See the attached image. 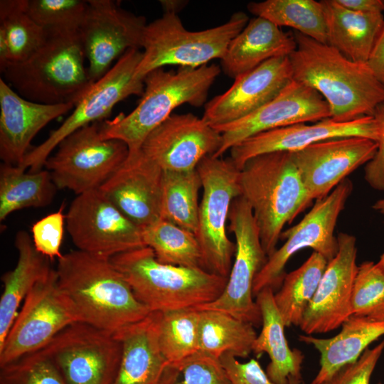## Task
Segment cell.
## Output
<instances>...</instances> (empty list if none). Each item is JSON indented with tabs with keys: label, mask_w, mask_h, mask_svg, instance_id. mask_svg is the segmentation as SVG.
<instances>
[{
	"label": "cell",
	"mask_w": 384,
	"mask_h": 384,
	"mask_svg": "<svg viewBox=\"0 0 384 384\" xmlns=\"http://www.w3.org/2000/svg\"><path fill=\"white\" fill-rule=\"evenodd\" d=\"M297 47L289 56L292 78L326 102L330 118L348 122L373 115L384 102V85L366 63L352 61L328 44L294 31Z\"/></svg>",
	"instance_id": "6da1fadb"
},
{
	"label": "cell",
	"mask_w": 384,
	"mask_h": 384,
	"mask_svg": "<svg viewBox=\"0 0 384 384\" xmlns=\"http://www.w3.org/2000/svg\"><path fill=\"white\" fill-rule=\"evenodd\" d=\"M55 270L81 322L114 334L151 312L110 258L72 250L58 259Z\"/></svg>",
	"instance_id": "7a4b0ae2"
},
{
	"label": "cell",
	"mask_w": 384,
	"mask_h": 384,
	"mask_svg": "<svg viewBox=\"0 0 384 384\" xmlns=\"http://www.w3.org/2000/svg\"><path fill=\"white\" fill-rule=\"evenodd\" d=\"M46 31L44 41L28 58L6 65L1 71L3 80L28 100L75 105L93 84L79 29Z\"/></svg>",
	"instance_id": "3957f363"
},
{
	"label": "cell",
	"mask_w": 384,
	"mask_h": 384,
	"mask_svg": "<svg viewBox=\"0 0 384 384\" xmlns=\"http://www.w3.org/2000/svg\"><path fill=\"white\" fill-rule=\"evenodd\" d=\"M239 185L269 257L277 250L284 225L312 201L288 151L267 153L247 160L240 170Z\"/></svg>",
	"instance_id": "277c9868"
},
{
	"label": "cell",
	"mask_w": 384,
	"mask_h": 384,
	"mask_svg": "<svg viewBox=\"0 0 384 384\" xmlns=\"http://www.w3.org/2000/svg\"><path fill=\"white\" fill-rule=\"evenodd\" d=\"M110 261L151 312L197 308L210 303L221 294L228 279L203 268L161 263L146 246L114 255Z\"/></svg>",
	"instance_id": "5b68a950"
},
{
	"label": "cell",
	"mask_w": 384,
	"mask_h": 384,
	"mask_svg": "<svg viewBox=\"0 0 384 384\" xmlns=\"http://www.w3.org/2000/svg\"><path fill=\"white\" fill-rule=\"evenodd\" d=\"M220 72L215 64L180 68L176 72L163 68L151 71L145 76L142 98L130 113L100 122L102 137L123 142L129 151L140 149L147 136L176 107L183 104L197 107L204 105Z\"/></svg>",
	"instance_id": "8992f818"
},
{
	"label": "cell",
	"mask_w": 384,
	"mask_h": 384,
	"mask_svg": "<svg viewBox=\"0 0 384 384\" xmlns=\"http://www.w3.org/2000/svg\"><path fill=\"white\" fill-rule=\"evenodd\" d=\"M249 21L244 12L233 14L225 23L201 31L186 30L174 13L147 23L143 36L142 60L135 75L142 80L166 65L198 68L213 59L221 60L230 42Z\"/></svg>",
	"instance_id": "52a82bcc"
},
{
	"label": "cell",
	"mask_w": 384,
	"mask_h": 384,
	"mask_svg": "<svg viewBox=\"0 0 384 384\" xmlns=\"http://www.w3.org/2000/svg\"><path fill=\"white\" fill-rule=\"evenodd\" d=\"M202 181L196 238L201 247L203 268L228 278L235 252V243L227 235L231 204L240 196V170L230 158L209 156L196 168Z\"/></svg>",
	"instance_id": "ba28073f"
},
{
	"label": "cell",
	"mask_w": 384,
	"mask_h": 384,
	"mask_svg": "<svg viewBox=\"0 0 384 384\" xmlns=\"http://www.w3.org/2000/svg\"><path fill=\"white\" fill-rule=\"evenodd\" d=\"M142 58L137 48L126 51L109 71L94 82L77 102L72 113L48 138L25 156L19 167L29 171L41 170L53 151L68 136L78 129L108 117L114 107L132 95H142L144 80L136 70Z\"/></svg>",
	"instance_id": "9c48e42d"
},
{
	"label": "cell",
	"mask_w": 384,
	"mask_h": 384,
	"mask_svg": "<svg viewBox=\"0 0 384 384\" xmlns=\"http://www.w3.org/2000/svg\"><path fill=\"white\" fill-rule=\"evenodd\" d=\"M46 161L58 189L76 195L99 188L129 154L123 142L104 138L100 122L85 126L65 138Z\"/></svg>",
	"instance_id": "30bf717a"
},
{
	"label": "cell",
	"mask_w": 384,
	"mask_h": 384,
	"mask_svg": "<svg viewBox=\"0 0 384 384\" xmlns=\"http://www.w3.org/2000/svg\"><path fill=\"white\" fill-rule=\"evenodd\" d=\"M79 321L74 305L59 285L55 269H52L24 299L0 346V367L41 350L61 331Z\"/></svg>",
	"instance_id": "8fae6325"
},
{
	"label": "cell",
	"mask_w": 384,
	"mask_h": 384,
	"mask_svg": "<svg viewBox=\"0 0 384 384\" xmlns=\"http://www.w3.org/2000/svg\"><path fill=\"white\" fill-rule=\"evenodd\" d=\"M228 220L236 249L225 287L215 300L196 309L223 311L258 326L262 324V316L253 299V284L268 257L262 246L252 208L241 196L233 200Z\"/></svg>",
	"instance_id": "7c38bea8"
},
{
	"label": "cell",
	"mask_w": 384,
	"mask_h": 384,
	"mask_svg": "<svg viewBox=\"0 0 384 384\" xmlns=\"http://www.w3.org/2000/svg\"><path fill=\"white\" fill-rule=\"evenodd\" d=\"M353 191L348 179L342 181L326 197L316 200L312 208L295 225L282 231L280 238L286 241L268 257L255 277L253 295L270 287H280L286 275L285 266L291 257L298 251L309 247L321 254L328 262L338 250L337 236L334 235L341 212Z\"/></svg>",
	"instance_id": "4fadbf2b"
},
{
	"label": "cell",
	"mask_w": 384,
	"mask_h": 384,
	"mask_svg": "<svg viewBox=\"0 0 384 384\" xmlns=\"http://www.w3.org/2000/svg\"><path fill=\"white\" fill-rule=\"evenodd\" d=\"M41 350L67 384H112L122 348L114 334L79 321L61 331Z\"/></svg>",
	"instance_id": "5bb4252c"
},
{
	"label": "cell",
	"mask_w": 384,
	"mask_h": 384,
	"mask_svg": "<svg viewBox=\"0 0 384 384\" xmlns=\"http://www.w3.org/2000/svg\"><path fill=\"white\" fill-rule=\"evenodd\" d=\"M78 250L111 258L145 247L142 228L127 218L99 189L77 195L65 214Z\"/></svg>",
	"instance_id": "9a60e30c"
},
{
	"label": "cell",
	"mask_w": 384,
	"mask_h": 384,
	"mask_svg": "<svg viewBox=\"0 0 384 384\" xmlns=\"http://www.w3.org/2000/svg\"><path fill=\"white\" fill-rule=\"evenodd\" d=\"M146 25L144 16L123 9L115 1H87L79 32L92 83L126 51L142 48Z\"/></svg>",
	"instance_id": "2e32d148"
},
{
	"label": "cell",
	"mask_w": 384,
	"mask_h": 384,
	"mask_svg": "<svg viewBox=\"0 0 384 384\" xmlns=\"http://www.w3.org/2000/svg\"><path fill=\"white\" fill-rule=\"evenodd\" d=\"M330 118L326 102L311 87L292 79L273 100L235 122L215 128L222 144L213 155L225 152L260 133L298 123L316 122Z\"/></svg>",
	"instance_id": "e0dca14e"
},
{
	"label": "cell",
	"mask_w": 384,
	"mask_h": 384,
	"mask_svg": "<svg viewBox=\"0 0 384 384\" xmlns=\"http://www.w3.org/2000/svg\"><path fill=\"white\" fill-rule=\"evenodd\" d=\"M221 144V134L203 118L172 114L147 136L141 149L163 171H190Z\"/></svg>",
	"instance_id": "ac0fdd59"
},
{
	"label": "cell",
	"mask_w": 384,
	"mask_h": 384,
	"mask_svg": "<svg viewBox=\"0 0 384 384\" xmlns=\"http://www.w3.org/2000/svg\"><path fill=\"white\" fill-rule=\"evenodd\" d=\"M337 239L338 250L328 262L299 324L306 335L336 329L352 315L351 296L358 269L356 239L345 233H339Z\"/></svg>",
	"instance_id": "d6986e66"
},
{
	"label": "cell",
	"mask_w": 384,
	"mask_h": 384,
	"mask_svg": "<svg viewBox=\"0 0 384 384\" xmlns=\"http://www.w3.org/2000/svg\"><path fill=\"white\" fill-rule=\"evenodd\" d=\"M378 143L349 137L331 139L291 152L311 201L328 196L342 181L375 154Z\"/></svg>",
	"instance_id": "ffe728a7"
},
{
	"label": "cell",
	"mask_w": 384,
	"mask_h": 384,
	"mask_svg": "<svg viewBox=\"0 0 384 384\" xmlns=\"http://www.w3.org/2000/svg\"><path fill=\"white\" fill-rule=\"evenodd\" d=\"M359 137L378 142L380 126L373 115L348 122L326 118L311 124L298 123L251 137L230 149V159L240 170L258 155L274 151L294 152L313 144L336 138Z\"/></svg>",
	"instance_id": "44dd1931"
},
{
	"label": "cell",
	"mask_w": 384,
	"mask_h": 384,
	"mask_svg": "<svg viewBox=\"0 0 384 384\" xmlns=\"http://www.w3.org/2000/svg\"><path fill=\"white\" fill-rule=\"evenodd\" d=\"M292 79L288 56L267 60L207 102L202 118L213 127L239 120L273 100Z\"/></svg>",
	"instance_id": "7402d4cb"
},
{
	"label": "cell",
	"mask_w": 384,
	"mask_h": 384,
	"mask_svg": "<svg viewBox=\"0 0 384 384\" xmlns=\"http://www.w3.org/2000/svg\"><path fill=\"white\" fill-rule=\"evenodd\" d=\"M163 170L140 149L99 188L132 222L143 228L160 218Z\"/></svg>",
	"instance_id": "603a6c76"
},
{
	"label": "cell",
	"mask_w": 384,
	"mask_h": 384,
	"mask_svg": "<svg viewBox=\"0 0 384 384\" xmlns=\"http://www.w3.org/2000/svg\"><path fill=\"white\" fill-rule=\"evenodd\" d=\"M72 103L48 105L28 100L0 78V158L21 164L35 136L48 123L74 108Z\"/></svg>",
	"instance_id": "cb8c5ba5"
},
{
	"label": "cell",
	"mask_w": 384,
	"mask_h": 384,
	"mask_svg": "<svg viewBox=\"0 0 384 384\" xmlns=\"http://www.w3.org/2000/svg\"><path fill=\"white\" fill-rule=\"evenodd\" d=\"M158 324L159 312H151L114 334L122 351L112 384H159L169 363L159 346Z\"/></svg>",
	"instance_id": "d4e9b609"
},
{
	"label": "cell",
	"mask_w": 384,
	"mask_h": 384,
	"mask_svg": "<svg viewBox=\"0 0 384 384\" xmlns=\"http://www.w3.org/2000/svg\"><path fill=\"white\" fill-rule=\"evenodd\" d=\"M296 47L294 34L255 16L230 42L220 60L222 68L235 80L272 58L289 57Z\"/></svg>",
	"instance_id": "484cf974"
},
{
	"label": "cell",
	"mask_w": 384,
	"mask_h": 384,
	"mask_svg": "<svg viewBox=\"0 0 384 384\" xmlns=\"http://www.w3.org/2000/svg\"><path fill=\"white\" fill-rule=\"evenodd\" d=\"M335 336L321 338L299 335V341L320 353V368L311 384H323L347 364L355 362L375 341L384 335V320L351 315Z\"/></svg>",
	"instance_id": "4316f807"
},
{
	"label": "cell",
	"mask_w": 384,
	"mask_h": 384,
	"mask_svg": "<svg viewBox=\"0 0 384 384\" xmlns=\"http://www.w3.org/2000/svg\"><path fill=\"white\" fill-rule=\"evenodd\" d=\"M274 295V290L267 287L255 296L262 316V330L254 341L252 352L257 356L268 354L270 362L266 373L274 384H288L289 377L302 379L304 355L299 349L289 348Z\"/></svg>",
	"instance_id": "83f0119b"
},
{
	"label": "cell",
	"mask_w": 384,
	"mask_h": 384,
	"mask_svg": "<svg viewBox=\"0 0 384 384\" xmlns=\"http://www.w3.org/2000/svg\"><path fill=\"white\" fill-rule=\"evenodd\" d=\"M327 44L349 60L366 63L384 26L383 13H360L336 0H322Z\"/></svg>",
	"instance_id": "f1b7e54d"
},
{
	"label": "cell",
	"mask_w": 384,
	"mask_h": 384,
	"mask_svg": "<svg viewBox=\"0 0 384 384\" xmlns=\"http://www.w3.org/2000/svg\"><path fill=\"white\" fill-rule=\"evenodd\" d=\"M14 245L18 252L17 263L1 277L4 287L0 298V346L18 313L21 303L35 284L53 269L50 260L36 250L27 232L19 230Z\"/></svg>",
	"instance_id": "f546056e"
},
{
	"label": "cell",
	"mask_w": 384,
	"mask_h": 384,
	"mask_svg": "<svg viewBox=\"0 0 384 384\" xmlns=\"http://www.w3.org/2000/svg\"><path fill=\"white\" fill-rule=\"evenodd\" d=\"M57 186L47 169L26 172L18 166H0V221L28 208H43L53 201Z\"/></svg>",
	"instance_id": "4dcf8cb0"
},
{
	"label": "cell",
	"mask_w": 384,
	"mask_h": 384,
	"mask_svg": "<svg viewBox=\"0 0 384 384\" xmlns=\"http://www.w3.org/2000/svg\"><path fill=\"white\" fill-rule=\"evenodd\" d=\"M198 348L218 358L225 353L247 358L252 352L257 333L254 326L213 309H198Z\"/></svg>",
	"instance_id": "1f68e13d"
},
{
	"label": "cell",
	"mask_w": 384,
	"mask_h": 384,
	"mask_svg": "<svg viewBox=\"0 0 384 384\" xmlns=\"http://www.w3.org/2000/svg\"><path fill=\"white\" fill-rule=\"evenodd\" d=\"M327 264L321 254L314 251L300 267L286 274L279 291L274 295L285 326H299Z\"/></svg>",
	"instance_id": "d6a6232c"
},
{
	"label": "cell",
	"mask_w": 384,
	"mask_h": 384,
	"mask_svg": "<svg viewBox=\"0 0 384 384\" xmlns=\"http://www.w3.org/2000/svg\"><path fill=\"white\" fill-rule=\"evenodd\" d=\"M248 11L279 27L292 28L316 41L327 44L322 4L315 0H265L250 2Z\"/></svg>",
	"instance_id": "836d02e7"
},
{
	"label": "cell",
	"mask_w": 384,
	"mask_h": 384,
	"mask_svg": "<svg viewBox=\"0 0 384 384\" xmlns=\"http://www.w3.org/2000/svg\"><path fill=\"white\" fill-rule=\"evenodd\" d=\"M201 188L202 181L197 169L163 171L160 218L196 234Z\"/></svg>",
	"instance_id": "e575fe53"
},
{
	"label": "cell",
	"mask_w": 384,
	"mask_h": 384,
	"mask_svg": "<svg viewBox=\"0 0 384 384\" xmlns=\"http://www.w3.org/2000/svg\"><path fill=\"white\" fill-rule=\"evenodd\" d=\"M142 234L144 245L153 250L160 262L204 269L201 247L193 233L160 218L142 228Z\"/></svg>",
	"instance_id": "d590c367"
},
{
	"label": "cell",
	"mask_w": 384,
	"mask_h": 384,
	"mask_svg": "<svg viewBox=\"0 0 384 384\" xmlns=\"http://www.w3.org/2000/svg\"><path fill=\"white\" fill-rule=\"evenodd\" d=\"M26 3V0L0 1V36L7 43L9 63L28 58L46 37V30L28 14Z\"/></svg>",
	"instance_id": "8d00e7d4"
},
{
	"label": "cell",
	"mask_w": 384,
	"mask_h": 384,
	"mask_svg": "<svg viewBox=\"0 0 384 384\" xmlns=\"http://www.w3.org/2000/svg\"><path fill=\"white\" fill-rule=\"evenodd\" d=\"M198 323L196 308L159 312V343L168 363L199 351Z\"/></svg>",
	"instance_id": "74e56055"
},
{
	"label": "cell",
	"mask_w": 384,
	"mask_h": 384,
	"mask_svg": "<svg viewBox=\"0 0 384 384\" xmlns=\"http://www.w3.org/2000/svg\"><path fill=\"white\" fill-rule=\"evenodd\" d=\"M159 384H230L220 358L198 351L169 363Z\"/></svg>",
	"instance_id": "f35d334b"
},
{
	"label": "cell",
	"mask_w": 384,
	"mask_h": 384,
	"mask_svg": "<svg viewBox=\"0 0 384 384\" xmlns=\"http://www.w3.org/2000/svg\"><path fill=\"white\" fill-rule=\"evenodd\" d=\"M352 315L384 320V273L372 261L362 262L353 283Z\"/></svg>",
	"instance_id": "ab89813d"
},
{
	"label": "cell",
	"mask_w": 384,
	"mask_h": 384,
	"mask_svg": "<svg viewBox=\"0 0 384 384\" xmlns=\"http://www.w3.org/2000/svg\"><path fill=\"white\" fill-rule=\"evenodd\" d=\"M87 6L82 0H26V10L45 30L79 29Z\"/></svg>",
	"instance_id": "60d3db41"
},
{
	"label": "cell",
	"mask_w": 384,
	"mask_h": 384,
	"mask_svg": "<svg viewBox=\"0 0 384 384\" xmlns=\"http://www.w3.org/2000/svg\"><path fill=\"white\" fill-rule=\"evenodd\" d=\"M1 368L0 384H67L42 350L26 354Z\"/></svg>",
	"instance_id": "b9f144b4"
},
{
	"label": "cell",
	"mask_w": 384,
	"mask_h": 384,
	"mask_svg": "<svg viewBox=\"0 0 384 384\" xmlns=\"http://www.w3.org/2000/svg\"><path fill=\"white\" fill-rule=\"evenodd\" d=\"M64 206L35 222L31 227L32 241L36 250L50 261L62 256L65 215Z\"/></svg>",
	"instance_id": "7bdbcfd3"
},
{
	"label": "cell",
	"mask_w": 384,
	"mask_h": 384,
	"mask_svg": "<svg viewBox=\"0 0 384 384\" xmlns=\"http://www.w3.org/2000/svg\"><path fill=\"white\" fill-rule=\"evenodd\" d=\"M383 351L384 340L372 348H366L355 362L341 368L323 384H370Z\"/></svg>",
	"instance_id": "ee69618b"
},
{
	"label": "cell",
	"mask_w": 384,
	"mask_h": 384,
	"mask_svg": "<svg viewBox=\"0 0 384 384\" xmlns=\"http://www.w3.org/2000/svg\"><path fill=\"white\" fill-rule=\"evenodd\" d=\"M220 360L230 384H274L256 359L242 363L231 353H225Z\"/></svg>",
	"instance_id": "f6af8a7d"
},
{
	"label": "cell",
	"mask_w": 384,
	"mask_h": 384,
	"mask_svg": "<svg viewBox=\"0 0 384 384\" xmlns=\"http://www.w3.org/2000/svg\"><path fill=\"white\" fill-rule=\"evenodd\" d=\"M373 116L380 126L378 148L373 158L365 166L364 178L373 188L384 191V102L378 105Z\"/></svg>",
	"instance_id": "bcb514c9"
},
{
	"label": "cell",
	"mask_w": 384,
	"mask_h": 384,
	"mask_svg": "<svg viewBox=\"0 0 384 384\" xmlns=\"http://www.w3.org/2000/svg\"><path fill=\"white\" fill-rule=\"evenodd\" d=\"M374 77L384 85V26L366 63Z\"/></svg>",
	"instance_id": "7dc6e473"
},
{
	"label": "cell",
	"mask_w": 384,
	"mask_h": 384,
	"mask_svg": "<svg viewBox=\"0 0 384 384\" xmlns=\"http://www.w3.org/2000/svg\"><path fill=\"white\" fill-rule=\"evenodd\" d=\"M343 7L360 13H383L384 1L381 0H336Z\"/></svg>",
	"instance_id": "c3c4849f"
},
{
	"label": "cell",
	"mask_w": 384,
	"mask_h": 384,
	"mask_svg": "<svg viewBox=\"0 0 384 384\" xmlns=\"http://www.w3.org/2000/svg\"><path fill=\"white\" fill-rule=\"evenodd\" d=\"M160 4L164 13H174L177 12L185 5V1H160Z\"/></svg>",
	"instance_id": "681fc988"
},
{
	"label": "cell",
	"mask_w": 384,
	"mask_h": 384,
	"mask_svg": "<svg viewBox=\"0 0 384 384\" xmlns=\"http://www.w3.org/2000/svg\"><path fill=\"white\" fill-rule=\"evenodd\" d=\"M373 208L384 215V198L375 202L373 205Z\"/></svg>",
	"instance_id": "f907efd6"
},
{
	"label": "cell",
	"mask_w": 384,
	"mask_h": 384,
	"mask_svg": "<svg viewBox=\"0 0 384 384\" xmlns=\"http://www.w3.org/2000/svg\"><path fill=\"white\" fill-rule=\"evenodd\" d=\"M288 384H304V383L302 379L289 377L288 379Z\"/></svg>",
	"instance_id": "816d5d0a"
},
{
	"label": "cell",
	"mask_w": 384,
	"mask_h": 384,
	"mask_svg": "<svg viewBox=\"0 0 384 384\" xmlns=\"http://www.w3.org/2000/svg\"><path fill=\"white\" fill-rule=\"evenodd\" d=\"M376 265L384 273V252L381 255L378 262H376Z\"/></svg>",
	"instance_id": "f5cc1de1"
},
{
	"label": "cell",
	"mask_w": 384,
	"mask_h": 384,
	"mask_svg": "<svg viewBox=\"0 0 384 384\" xmlns=\"http://www.w3.org/2000/svg\"><path fill=\"white\" fill-rule=\"evenodd\" d=\"M377 384H383V383H380V382H379V383H378Z\"/></svg>",
	"instance_id": "db71d44e"
}]
</instances>
